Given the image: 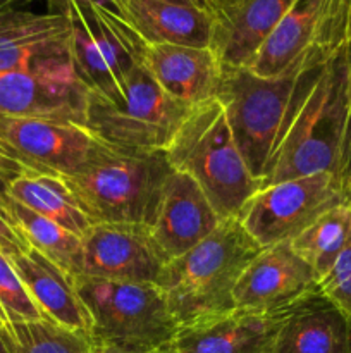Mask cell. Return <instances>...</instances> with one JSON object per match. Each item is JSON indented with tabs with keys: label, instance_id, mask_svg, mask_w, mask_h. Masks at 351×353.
Masks as SVG:
<instances>
[{
	"label": "cell",
	"instance_id": "obj_1",
	"mask_svg": "<svg viewBox=\"0 0 351 353\" xmlns=\"http://www.w3.org/2000/svg\"><path fill=\"white\" fill-rule=\"evenodd\" d=\"M330 57L326 52H308L272 78L222 65L215 99L222 103L237 148L260 185L296 109Z\"/></svg>",
	"mask_w": 351,
	"mask_h": 353
},
{
	"label": "cell",
	"instance_id": "obj_2",
	"mask_svg": "<svg viewBox=\"0 0 351 353\" xmlns=\"http://www.w3.org/2000/svg\"><path fill=\"white\" fill-rule=\"evenodd\" d=\"M343 48L326 62L303 97L275 148L262 188L317 172H330L341 179L348 193L351 116Z\"/></svg>",
	"mask_w": 351,
	"mask_h": 353
},
{
	"label": "cell",
	"instance_id": "obj_3",
	"mask_svg": "<svg viewBox=\"0 0 351 353\" xmlns=\"http://www.w3.org/2000/svg\"><path fill=\"white\" fill-rule=\"evenodd\" d=\"M260 250L240 219L229 217L191 250L171 259L155 285L179 327L236 309L237 279Z\"/></svg>",
	"mask_w": 351,
	"mask_h": 353
},
{
	"label": "cell",
	"instance_id": "obj_4",
	"mask_svg": "<svg viewBox=\"0 0 351 353\" xmlns=\"http://www.w3.org/2000/svg\"><path fill=\"white\" fill-rule=\"evenodd\" d=\"M165 157L174 171L195 179L220 219L240 216L244 203L262 188L217 99L191 107L165 148Z\"/></svg>",
	"mask_w": 351,
	"mask_h": 353
},
{
	"label": "cell",
	"instance_id": "obj_5",
	"mask_svg": "<svg viewBox=\"0 0 351 353\" xmlns=\"http://www.w3.org/2000/svg\"><path fill=\"white\" fill-rule=\"evenodd\" d=\"M171 172L165 152H127L107 147L78 171L58 178L93 224L151 226Z\"/></svg>",
	"mask_w": 351,
	"mask_h": 353
},
{
	"label": "cell",
	"instance_id": "obj_6",
	"mask_svg": "<svg viewBox=\"0 0 351 353\" xmlns=\"http://www.w3.org/2000/svg\"><path fill=\"white\" fill-rule=\"evenodd\" d=\"M92 319L95 343L164 352L179 331L164 293L155 283L112 281L74 276Z\"/></svg>",
	"mask_w": 351,
	"mask_h": 353
},
{
	"label": "cell",
	"instance_id": "obj_7",
	"mask_svg": "<svg viewBox=\"0 0 351 353\" xmlns=\"http://www.w3.org/2000/svg\"><path fill=\"white\" fill-rule=\"evenodd\" d=\"M62 14L71 31L69 54L76 79L89 93L116 99L129 76L145 65L148 45L126 19L100 3L67 0Z\"/></svg>",
	"mask_w": 351,
	"mask_h": 353
},
{
	"label": "cell",
	"instance_id": "obj_8",
	"mask_svg": "<svg viewBox=\"0 0 351 353\" xmlns=\"http://www.w3.org/2000/svg\"><path fill=\"white\" fill-rule=\"evenodd\" d=\"M191 107L169 97L147 68L129 76L112 100L86 97L85 128L102 143L127 152H165Z\"/></svg>",
	"mask_w": 351,
	"mask_h": 353
},
{
	"label": "cell",
	"instance_id": "obj_9",
	"mask_svg": "<svg viewBox=\"0 0 351 353\" xmlns=\"http://www.w3.org/2000/svg\"><path fill=\"white\" fill-rule=\"evenodd\" d=\"M107 147L81 124L0 116V176L7 185L31 172L54 176L74 172Z\"/></svg>",
	"mask_w": 351,
	"mask_h": 353
},
{
	"label": "cell",
	"instance_id": "obj_10",
	"mask_svg": "<svg viewBox=\"0 0 351 353\" xmlns=\"http://www.w3.org/2000/svg\"><path fill=\"white\" fill-rule=\"evenodd\" d=\"M351 200L336 174L317 172L260 188L241 209L240 223L262 248L291 241L323 212Z\"/></svg>",
	"mask_w": 351,
	"mask_h": 353
},
{
	"label": "cell",
	"instance_id": "obj_11",
	"mask_svg": "<svg viewBox=\"0 0 351 353\" xmlns=\"http://www.w3.org/2000/svg\"><path fill=\"white\" fill-rule=\"evenodd\" d=\"M351 37V0H296L246 69L272 78L313 50L334 55Z\"/></svg>",
	"mask_w": 351,
	"mask_h": 353
},
{
	"label": "cell",
	"instance_id": "obj_12",
	"mask_svg": "<svg viewBox=\"0 0 351 353\" xmlns=\"http://www.w3.org/2000/svg\"><path fill=\"white\" fill-rule=\"evenodd\" d=\"M167 262L145 224L95 223L81 236L79 274L89 278L157 283Z\"/></svg>",
	"mask_w": 351,
	"mask_h": 353
},
{
	"label": "cell",
	"instance_id": "obj_13",
	"mask_svg": "<svg viewBox=\"0 0 351 353\" xmlns=\"http://www.w3.org/2000/svg\"><path fill=\"white\" fill-rule=\"evenodd\" d=\"M319 288V276L289 241L265 247L237 279L233 299L236 309L284 312Z\"/></svg>",
	"mask_w": 351,
	"mask_h": 353
},
{
	"label": "cell",
	"instance_id": "obj_14",
	"mask_svg": "<svg viewBox=\"0 0 351 353\" xmlns=\"http://www.w3.org/2000/svg\"><path fill=\"white\" fill-rule=\"evenodd\" d=\"M67 17L9 7L0 12V76L72 65Z\"/></svg>",
	"mask_w": 351,
	"mask_h": 353
},
{
	"label": "cell",
	"instance_id": "obj_15",
	"mask_svg": "<svg viewBox=\"0 0 351 353\" xmlns=\"http://www.w3.org/2000/svg\"><path fill=\"white\" fill-rule=\"evenodd\" d=\"M88 90L72 65L0 76V116L41 117L85 126Z\"/></svg>",
	"mask_w": 351,
	"mask_h": 353
},
{
	"label": "cell",
	"instance_id": "obj_16",
	"mask_svg": "<svg viewBox=\"0 0 351 353\" xmlns=\"http://www.w3.org/2000/svg\"><path fill=\"white\" fill-rule=\"evenodd\" d=\"M284 312L233 309L179 327L172 353H272Z\"/></svg>",
	"mask_w": 351,
	"mask_h": 353
},
{
	"label": "cell",
	"instance_id": "obj_17",
	"mask_svg": "<svg viewBox=\"0 0 351 353\" xmlns=\"http://www.w3.org/2000/svg\"><path fill=\"white\" fill-rule=\"evenodd\" d=\"M296 0H217L210 48L226 68H248Z\"/></svg>",
	"mask_w": 351,
	"mask_h": 353
},
{
	"label": "cell",
	"instance_id": "obj_18",
	"mask_svg": "<svg viewBox=\"0 0 351 353\" xmlns=\"http://www.w3.org/2000/svg\"><path fill=\"white\" fill-rule=\"evenodd\" d=\"M222 221L195 179L172 169L150 231L171 261L205 240Z\"/></svg>",
	"mask_w": 351,
	"mask_h": 353
},
{
	"label": "cell",
	"instance_id": "obj_19",
	"mask_svg": "<svg viewBox=\"0 0 351 353\" xmlns=\"http://www.w3.org/2000/svg\"><path fill=\"white\" fill-rule=\"evenodd\" d=\"M272 353H351V319L313 290L286 310Z\"/></svg>",
	"mask_w": 351,
	"mask_h": 353
},
{
	"label": "cell",
	"instance_id": "obj_20",
	"mask_svg": "<svg viewBox=\"0 0 351 353\" xmlns=\"http://www.w3.org/2000/svg\"><path fill=\"white\" fill-rule=\"evenodd\" d=\"M145 68L178 102L196 107L215 99L222 64L210 47L148 45Z\"/></svg>",
	"mask_w": 351,
	"mask_h": 353
},
{
	"label": "cell",
	"instance_id": "obj_21",
	"mask_svg": "<svg viewBox=\"0 0 351 353\" xmlns=\"http://www.w3.org/2000/svg\"><path fill=\"white\" fill-rule=\"evenodd\" d=\"M7 259L43 319L92 334V319L76 292L74 276L33 248Z\"/></svg>",
	"mask_w": 351,
	"mask_h": 353
},
{
	"label": "cell",
	"instance_id": "obj_22",
	"mask_svg": "<svg viewBox=\"0 0 351 353\" xmlns=\"http://www.w3.org/2000/svg\"><path fill=\"white\" fill-rule=\"evenodd\" d=\"M120 17L147 45L210 47L212 17L172 0H114Z\"/></svg>",
	"mask_w": 351,
	"mask_h": 353
},
{
	"label": "cell",
	"instance_id": "obj_23",
	"mask_svg": "<svg viewBox=\"0 0 351 353\" xmlns=\"http://www.w3.org/2000/svg\"><path fill=\"white\" fill-rule=\"evenodd\" d=\"M7 193L14 202L61 224L79 236H83L93 224L58 176L33 172L21 174L7 185Z\"/></svg>",
	"mask_w": 351,
	"mask_h": 353
},
{
	"label": "cell",
	"instance_id": "obj_24",
	"mask_svg": "<svg viewBox=\"0 0 351 353\" xmlns=\"http://www.w3.org/2000/svg\"><path fill=\"white\" fill-rule=\"evenodd\" d=\"M10 223L30 248L36 250L48 261L71 276H78L81 269V236L65 230L61 224L26 209L12 199L7 203Z\"/></svg>",
	"mask_w": 351,
	"mask_h": 353
},
{
	"label": "cell",
	"instance_id": "obj_25",
	"mask_svg": "<svg viewBox=\"0 0 351 353\" xmlns=\"http://www.w3.org/2000/svg\"><path fill=\"white\" fill-rule=\"evenodd\" d=\"M350 241L351 200H346L323 212L289 243L303 261L312 265L320 281V278L330 271Z\"/></svg>",
	"mask_w": 351,
	"mask_h": 353
},
{
	"label": "cell",
	"instance_id": "obj_26",
	"mask_svg": "<svg viewBox=\"0 0 351 353\" xmlns=\"http://www.w3.org/2000/svg\"><path fill=\"white\" fill-rule=\"evenodd\" d=\"M0 334L9 353H95L96 347L86 331L48 319L7 323Z\"/></svg>",
	"mask_w": 351,
	"mask_h": 353
},
{
	"label": "cell",
	"instance_id": "obj_27",
	"mask_svg": "<svg viewBox=\"0 0 351 353\" xmlns=\"http://www.w3.org/2000/svg\"><path fill=\"white\" fill-rule=\"evenodd\" d=\"M0 310L7 323L43 319L23 281L10 265L9 259L3 254H0Z\"/></svg>",
	"mask_w": 351,
	"mask_h": 353
},
{
	"label": "cell",
	"instance_id": "obj_28",
	"mask_svg": "<svg viewBox=\"0 0 351 353\" xmlns=\"http://www.w3.org/2000/svg\"><path fill=\"white\" fill-rule=\"evenodd\" d=\"M319 288L351 319V241L334 262L330 271L320 278Z\"/></svg>",
	"mask_w": 351,
	"mask_h": 353
},
{
	"label": "cell",
	"instance_id": "obj_29",
	"mask_svg": "<svg viewBox=\"0 0 351 353\" xmlns=\"http://www.w3.org/2000/svg\"><path fill=\"white\" fill-rule=\"evenodd\" d=\"M26 250H30V245L14 228V224L0 212V254H3L6 257H12V255L23 254Z\"/></svg>",
	"mask_w": 351,
	"mask_h": 353
},
{
	"label": "cell",
	"instance_id": "obj_30",
	"mask_svg": "<svg viewBox=\"0 0 351 353\" xmlns=\"http://www.w3.org/2000/svg\"><path fill=\"white\" fill-rule=\"evenodd\" d=\"M31 2H45V3H47V7H48V9H47L48 12L62 14V9H64V6H65V2H67V0H23V3H31ZM89 2L100 3V6L107 7V9L114 10L116 14H119V10H117V6H116V2H114V0H89ZM119 16H120V14H119Z\"/></svg>",
	"mask_w": 351,
	"mask_h": 353
},
{
	"label": "cell",
	"instance_id": "obj_31",
	"mask_svg": "<svg viewBox=\"0 0 351 353\" xmlns=\"http://www.w3.org/2000/svg\"><path fill=\"white\" fill-rule=\"evenodd\" d=\"M95 353H162V352H153V350H138V348H124V347H116V345H102L95 343Z\"/></svg>",
	"mask_w": 351,
	"mask_h": 353
},
{
	"label": "cell",
	"instance_id": "obj_32",
	"mask_svg": "<svg viewBox=\"0 0 351 353\" xmlns=\"http://www.w3.org/2000/svg\"><path fill=\"white\" fill-rule=\"evenodd\" d=\"M172 2H179V3H184V6L195 7V9L210 14V17H212L213 9H215L217 6V0H172Z\"/></svg>",
	"mask_w": 351,
	"mask_h": 353
},
{
	"label": "cell",
	"instance_id": "obj_33",
	"mask_svg": "<svg viewBox=\"0 0 351 353\" xmlns=\"http://www.w3.org/2000/svg\"><path fill=\"white\" fill-rule=\"evenodd\" d=\"M344 65H346V78H348V95H350V116H351V37L348 38L346 45L343 48ZM350 181V179H348ZM350 195V193H348Z\"/></svg>",
	"mask_w": 351,
	"mask_h": 353
},
{
	"label": "cell",
	"instance_id": "obj_34",
	"mask_svg": "<svg viewBox=\"0 0 351 353\" xmlns=\"http://www.w3.org/2000/svg\"><path fill=\"white\" fill-rule=\"evenodd\" d=\"M9 193H7V183L3 181L2 176H0V212L10 221L9 212H7V203H9Z\"/></svg>",
	"mask_w": 351,
	"mask_h": 353
},
{
	"label": "cell",
	"instance_id": "obj_35",
	"mask_svg": "<svg viewBox=\"0 0 351 353\" xmlns=\"http://www.w3.org/2000/svg\"><path fill=\"white\" fill-rule=\"evenodd\" d=\"M19 3H23V0H0V12L9 7H17Z\"/></svg>",
	"mask_w": 351,
	"mask_h": 353
},
{
	"label": "cell",
	"instance_id": "obj_36",
	"mask_svg": "<svg viewBox=\"0 0 351 353\" xmlns=\"http://www.w3.org/2000/svg\"><path fill=\"white\" fill-rule=\"evenodd\" d=\"M0 353H9V350H7V347H6V343H3V340H2V334H0Z\"/></svg>",
	"mask_w": 351,
	"mask_h": 353
},
{
	"label": "cell",
	"instance_id": "obj_37",
	"mask_svg": "<svg viewBox=\"0 0 351 353\" xmlns=\"http://www.w3.org/2000/svg\"><path fill=\"white\" fill-rule=\"evenodd\" d=\"M6 324H7V321H6V317H3L2 310H0V327H2V326H6Z\"/></svg>",
	"mask_w": 351,
	"mask_h": 353
},
{
	"label": "cell",
	"instance_id": "obj_38",
	"mask_svg": "<svg viewBox=\"0 0 351 353\" xmlns=\"http://www.w3.org/2000/svg\"><path fill=\"white\" fill-rule=\"evenodd\" d=\"M348 193H350L351 196V176H350V181H348Z\"/></svg>",
	"mask_w": 351,
	"mask_h": 353
},
{
	"label": "cell",
	"instance_id": "obj_39",
	"mask_svg": "<svg viewBox=\"0 0 351 353\" xmlns=\"http://www.w3.org/2000/svg\"><path fill=\"white\" fill-rule=\"evenodd\" d=\"M162 353H172V352H162Z\"/></svg>",
	"mask_w": 351,
	"mask_h": 353
}]
</instances>
